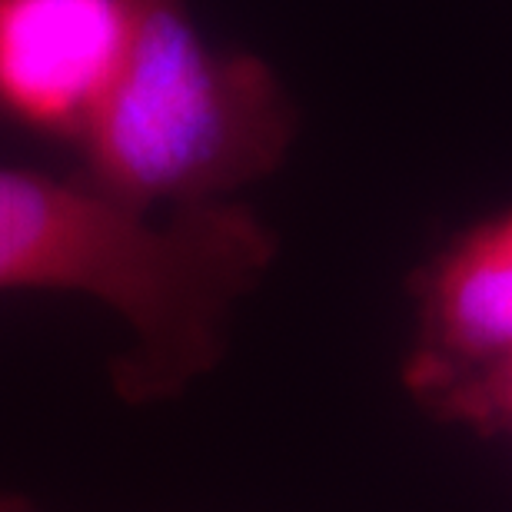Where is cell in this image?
I'll return each instance as SVG.
<instances>
[{
    "label": "cell",
    "mask_w": 512,
    "mask_h": 512,
    "mask_svg": "<svg viewBox=\"0 0 512 512\" xmlns=\"http://www.w3.org/2000/svg\"><path fill=\"white\" fill-rule=\"evenodd\" d=\"M0 512H40L34 503H27L24 496H7L0 493Z\"/></svg>",
    "instance_id": "6"
},
{
    "label": "cell",
    "mask_w": 512,
    "mask_h": 512,
    "mask_svg": "<svg viewBox=\"0 0 512 512\" xmlns=\"http://www.w3.org/2000/svg\"><path fill=\"white\" fill-rule=\"evenodd\" d=\"M296 127L263 57L213 47L187 0H127L117 74L74 143L77 177L147 217L213 207L280 170Z\"/></svg>",
    "instance_id": "2"
},
{
    "label": "cell",
    "mask_w": 512,
    "mask_h": 512,
    "mask_svg": "<svg viewBox=\"0 0 512 512\" xmlns=\"http://www.w3.org/2000/svg\"><path fill=\"white\" fill-rule=\"evenodd\" d=\"M433 413L449 423H466L483 436H512V363L473 386L443 399Z\"/></svg>",
    "instance_id": "5"
},
{
    "label": "cell",
    "mask_w": 512,
    "mask_h": 512,
    "mask_svg": "<svg viewBox=\"0 0 512 512\" xmlns=\"http://www.w3.org/2000/svg\"><path fill=\"white\" fill-rule=\"evenodd\" d=\"M276 250L237 200L147 217L77 173L0 167V293H74L114 310L130 346L110 383L127 406L177 399L223 360L233 306Z\"/></svg>",
    "instance_id": "1"
},
{
    "label": "cell",
    "mask_w": 512,
    "mask_h": 512,
    "mask_svg": "<svg viewBox=\"0 0 512 512\" xmlns=\"http://www.w3.org/2000/svg\"><path fill=\"white\" fill-rule=\"evenodd\" d=\"M416 336L406 389L429 413L512 363V207L466 227L409 283Z\"/></svg>",
    "instance_id": "3"
},
{
    "label": "cell",
    "mask_w": 512,
    "mask_h": 512,
    "mask_svg": "<svg viewBox=\"0 0 512 512\" xmlns=\"http://www.w3.org/2000/svg\"><path fill=\"white\" fill-rule=\"evenodd\" d=\"M124 40L127 0H0V120L74 147Z\"/></svg>",
    "instance_id": "4"
}]
</instances>
